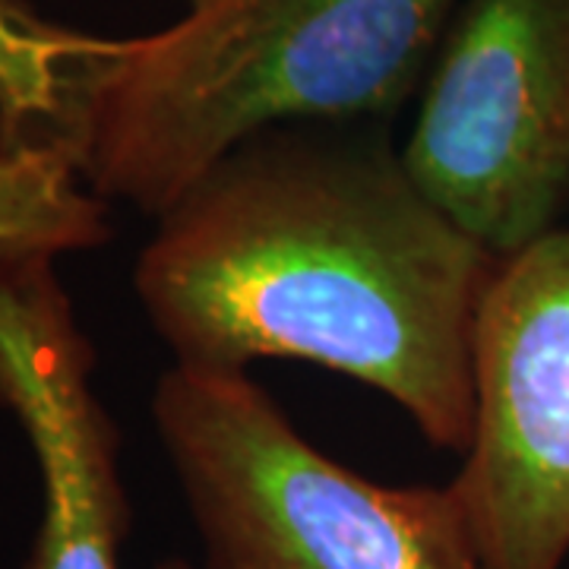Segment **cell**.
Here are the masks:
<instances>
[{"label":"cell","instance_id":"cell-4","mask_svg":"<svg viewBox=\"0 0 569 569\" xmlns=\"http://www.w3.org/2000/svg\"><path fill=\"white\" fill-rule=\"evenodd\" d=\"M402 159L490 253L569 212V0H459Z\"/></svg>","mask_w":569,"mask_h":569},{"label":"cell","instance_id":"cell-8","mask_svg":"<svg viewBox=\"0 0 569 569\" xmlns=\"http://www.w3.org/2000/svg\"><path fill=\"white\" fill-rule=\"evenodd\" d=\"M73 193V171L48 149H0V231L36 222Z\"/></svg>","mask_w":569,"mask_h":569},{"label":"cell","instance_id":"cell-6","mask_svg":"<svg viewBox=\"0 0 569 569\" xmlns=\"http://www.w3.org/2000/svg\"><path fill=\"white\" fill-rule=\"evenodd\" d=\"M92 365L58 276L0 272V402L26 430L41 475L26 569H123L121 440L92 392Z\"/></svg>","mask_w":569,"mask_h":569},{"label":"cell","instance_id":"cell-3","mask_svg":"<svg viewBox=\"0 0 569 569\" xmlns=\"http://www.w3.org/2000/svg\"><path fill=\"white\" fill-rule=\"evenodd\" d=\"M152 421L200 569H488L452 485H380L317 449L238 367L171 365Z\"/></svg>","mask_w":569,"mask_h":569},{"label":"cell","instance_id":"cell-5","mask_svg":"<svg viewBox=\"0 0 569 569\" xmlns=\"http://www.w3.org/2000/svg\"><path fill=\"white\" fill-rule=\"evenodd\" d=\"M475 427L449 481L488 569L569 560V224L490 272L471 339Z\"/></svg>","mask_w":569,"mask_h":569},{"label":"cell","instance_id":"cell-7","mask_svg":"<svg viewBox=\"0 0 569 569\" xmlns=\"http://www.w3.org/2000/svg\"><path fill=\"white\" fill-rule=\"evenodd\" d=\"M86 41L26 0H0V146L67 149V99Z\"/></svg>","mask_w":569,"mask_h":569},{"label":"cell","instance_id":"cell-9","mask_svg":"<svg viewBox=\"0 0 569 569\" xmlns=\"http://www.w3.org/2000/svg\"><path fill=\"white\" fill-rule=\"evenodd\" d=\"M156 569H200V567H193L187 557H168V560H162Z\"/></svg>","mask_w":569,"mask_h":569},{"label":"cell","instance_id":"cell-1","mask_svg":"<svg viewBox=\"0 0 569 569\" xmlns=\"http://www.w3.org/2000/svg\"><path fill=\"white\" fill-rule=\"evenodd\" d=\"M493 266L415 181L392 121H291L234 142L156 216L137 295L174 365L329 367L462 456Z\"/></svg>","mask_w":569,"mask_h":569},{"label":"cell","instance_id":"cell-2","mask_svg":"<svg viewBox=\"0 0 569 569\" xmlns=\"http://www.w3.org/2000/svg\"><path fill=\"white\" fill-rule=\"evenodd\" d=\"M459 0H183L82 48L67 156L99 200L162 216L234 142L291 121H396Z\"/></svg>","mask_w":569,"mask_h":569}]
</instances>
